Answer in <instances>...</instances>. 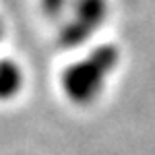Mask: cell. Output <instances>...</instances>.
Here are the masks:
<instances>
[{
	"label": "cell",
	"mask_w": 155,
	"mask_h": 155,
	"mask_svg": "<svg viewBox=\"0 0 155 155\" xmlns=\"http://www.w3.org/2000/svg\"><path fill=\"white\" fill-rule=\"evenodd\" d=\"M118 60V48L114 44H104L83 60L71 64L62 74V89L66 97L79 106L95 101Z\"/></svg>",
	"instance_id": "obj_1"
},
{
	"label": "cell",
	"mask_w": 155,
	"mask_h": 155,
	"mask_svg": "<svg viewBox=\"0 0 155 155\" xmlns=\"http://www.w3.org/2000/svg\"><path fill=\"white\" fill-rule=\"evenodd\" d=\"M107 2L106 0H77L72 19L66 23L62 31V44L64 46H79L95 31L106 19Z\"/></svg>",
	"instance_id": "obj_2"
},
{
	"label": "cell",
	"mask_w": 155,
	"mask_h": 155,
	"mask_svg": "<svg viewBox=\"0 0 155 155\" xmlns=\"http://www.w3.org/2000/svg\"><path fill=\"white\" fill-rule=\"evenodd\" d=\"M23 87V71L11 58H0V101H8Z\"/></svg>",
	"instance_id": "obj_3"
},
{
	"label": "cell",
	"mask_w": 155,
	"mask_h": 155,
	"mask_svg": "<svg viewBox=\"0 0 155 155\" xmlns=\"http://www.w3.org/2000/svg\"><path fill=\"white\" fill-rule=\"evenodd\" d=\"M39 4H41V11L48 17H58L64 11V6L68 4V0H39Z\"/></svg>",
	"instance_id": "obj_4"
},
{
	"label": "cell",
	"mask_w": 155,
	"mask_h": 155,
	"mask_svg": "<svg viewBox=\"0 0 155 155\" xmlns=\"http://www.w3.org/2000/svg\"><path fill=\"white\" fill-rule=\"evenodd\" d=\"M2 33H4V27H2V21H0V37H2Z\"/></svg>",
	"instance_id": "obj_5"
}]
</instances>
